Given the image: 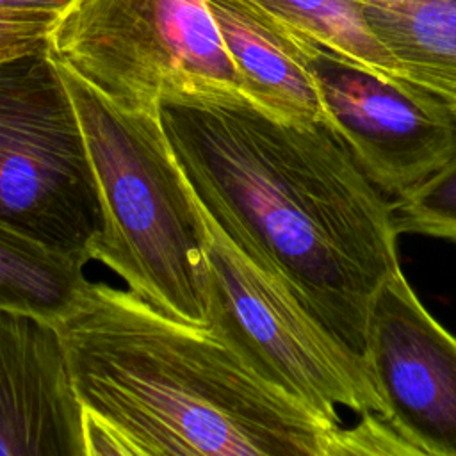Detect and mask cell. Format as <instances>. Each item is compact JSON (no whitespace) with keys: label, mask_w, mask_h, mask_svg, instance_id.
Masks as SVG:
<instances>
[{"label":"cell","mask_w":456,"mask_h":456,"mask_svg":"<svg viewBox=\"0 0 456 456\" xmlns=\"http://www.w3.org/2000/svg\"><path fill=\"white\" fill-rule=\"evenodd\" d=\"M87 456H419L387 422H337L264 378L214 328L87 281L52 322Z\"/></svg>","instance_id":"1"},{"label":"cell","mask_w":456,"mask_h":456,"mask_svg":"<svg viewBox=\"0 0 456 456\" xmlns=\"http://www.w3.org/2000/svg\"><path fill=\"white\" fill-rule=\"evenodd\" d=\"M160 118L208 216L363 358L372 297L401 267L399 233L392 200L333 128L248 100L166 102Z\"/></svg>","instance_id":"2"},{"label":"cell","mask_w":456,"mask_h":456,"mask_svg":"<svg viewBox=\"0 0 456 456\" xmlns=\"http://www.w3.org/2000/svg\"><path fill=\"white\" fill-rule=\"evenodd\" d=\"M53 59V57H52ZM94 173L102 232L89 258L160 314L210 322V267L201 205L159 112L118 107L55 61Z\"/></svg>","instance_id":"3"},{"label":"cell","mask_w":456,"mask_h":456,"mask_svg":"<svg viewBox=\"0 0 456 456\" xmlns=\"http://www.w3.org/2000/svg\"><path fill=\"white\" fill-rule=\"evenodd\" d=\"M48 52L121 109L248 100L208 0H75ZM249 102V100H248Z\"/></svg>","instance_id":"4"},{"label":"cell","mask_w":456,"mask_h":456,"mask_svg":"<svg viewBox=\"0 0 456 456\" xmlns=\"http://www.w3.org/2000/svg\"><path fill=\"white\" fill-rule=\"evenodd\" d=\"M198 198V196H196ZM200 201V200H198ZM201 205V203H200ZM210 322L264 378L317 413L388 420L362 356L333 335L271 271L246 255L203 208ZM392 426V424H390Z\"/></svg>","instance_id":"5"},{"label":"cell","mask_w":456,"mask_h":456,"mask_svg":"<svg viewBox=\"0 0 456 456\" xmlns=\"http://www.w3.org/2000/svg\"><path fill=\"white\" fill-rule=\"evenodd\" d=\"M0 223L87 262L102 232L80 121L50 52L0 62Z\"/></svg>","instance_id":"6"},{"label":"cell","mask_w":456,"mask_h":456,"mask_svg":"<svg viewBox=\"0 0 456 456\" xmlns=\"http://www.w3.org/2000/svg\"><path fill=\"white\" fill-rule=\"evenodd\" d=\"M308 68L326 123L387 196L406 194L456 153V112L422 87L381 77L317 43Z\"/></svg>","instance_id":"7"},{"label":"cell","mask_w":456,"mask_h":456,"mask_svg":"<svg viewBox=\"0 0 456 456\" xmlns=\"http://www.w3.org/2000/svg\"><path fill=\"white\" fill-rule=\"evenodd\" d=\"M363 360L392 428L419 456H456V337L401 267L372 297Z\"/></svg>","instance_id":"8"},{"label":"cell","mask_w":456,"mask_h":456,"mask_svg":"<svg viewBox=\"0 0 456 456\" xmlns=\"http://www.w3.org/2000/svg\"><path fill=\"white\" fill-rule=\"evenodd\" d=\"M0 456H87L57 328L0 308Z\"/></svg>","instance_id":"9"},{"label":"cell","mask_w":456,"mask_h":456,"mask_svg":"<svg viewBox=\"0 0 456 456\" xmlns=\"http://www.w3.org/2000/svg\"><path fill=\"white\" fill-rule=\"evenodd\" d=\"M208 5L246 98L283 121L326 123L308 68L314 41L292 34L239 0H208Z\"/></svg>","instance_id":"10"},{"label":"cell","mask_w":456,"mask_h":456,"mask_svg":"<svg viewBox=\"0 0 456 456\" xmlns=\"http://www.w3.org/2000/svg\"><path fill=\"white\" fill-rule=\"evenodd\" d=\"M401 78L456 112V0H353Z\"/></svg>","instance_id":"11"},{"label":"cell","mask_w":456,"mask_h":456,"mask_svg":"<svg viewBox=\"0 0 456 456\" xmlns=\"http://www.w3.org/2000/svg\"><path fill=\"white\" fill-rule=\"evenodd\" d=\"M87 260L0 223V308L55 322L87 285Z\"/></svg>","instance_id":"12"},{"label":"cell","mask_w":456,"mask_h":456,"mask_svg":"<svg viewBox=\"0 0 456 456\" xmlns=\"http://www.w3.org/2000/svg\"><path fill=\"white\" fill-rule=\"evenodd\" d=\"M292 34L363 66L403 80L390 52L374 37L353 0H239Z\"/></svg>","instance_id":"13"},{"label":"cell","mask_w":456,"mask_h":456,"mask_svg":"<svg viewBox=\"0 0 456 456\" xmlns=\"http://www.w3.org/2000/svg\"><path fill=\"white\" fill-rule=\"evenodd\" d=\"M399 235H426L456 244V153L429 178L392 200Z\"/></svg>","instance_id":"14"},{"label":"cell","mask_w":456,"mask_h":456,"mask_svg":"<svg viewBox=\"0 0 456 456\" xmlns=\"http://www.w3.org/2000/svg\"><path fill=\"white\" fill-rule=\"evenodd\" d=\"M61 14L0 9V62L48 52L50 32Z\"/></svg>","instance_id":"15"},{"label":"cell","mask_w":456,"mask_h":456,"mask_svg":"<svg viewBox=\"0 0 456 456\" xmlns=\"http://www.w3.org/2000/svg\"><path fill=\"white\" fill-rule=\"evenodd\" d=\"M75 0H0V9L62 14Z\"/></svg>","instance_id":"16"}]
</instances>
